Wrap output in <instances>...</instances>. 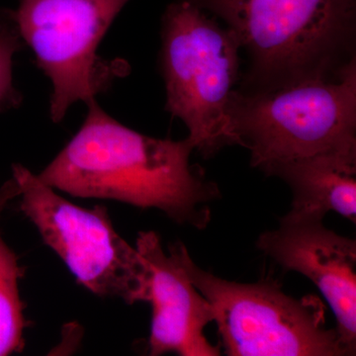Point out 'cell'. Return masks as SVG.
<instances>
[{
    "label": "cell",
    "instance_id": "cell-4",
    "mask_svg": "<svg viewBox=\"0 0 356 356\" xmlns=\"http://www.w3.org/2000/svg\"><path fill=\"white\" fill-rule=\"evenodd\" d=\"M228 114L250 165L261 172L290 159L356 153V65L337 81L254 95L235 88Z\"/></svg>",
    "mask_w": 356,
    "mask_h": 356
},
{
    "label": "cell",
    "instance_id": "cell-12",
    "mask_svg": "<svg viewBox=\"0 0 356 356\" xmlns=\"http://www.w3.org/2000/svg\"><path fill=\"white\" fill-rule=\"evenodd\" d=\"M17 28L10 14L0 17V110L15 108L21 96L13 86V57L22 48Z\"/></svg>",
    "mask_w": 356,
    "mask_h": 356
},
{
    "label": "cell",
    "instance_id": "cell-9",
    "mask_svg": "<svg viewBox=\"0 0 356 356\" xmlns=\"http://www.w3.org/2000/svg\"><path fill=\"white\" fill-rule=\"evenodd\" d=\"M136 248L149 273V355H221V348L211 343L204 332L214 321L212 307L194 286L177 257L170 250L165 252L153 231L140 232Z\"/></svg>",
    "mask_w": 356,
    "mask_h": 356
},
{
    "label": "cell",
    "instance_id": "cell-3",
    "mask_svg": "<svg viewBox=\"0 0 356 356\" xmlns=\"http://www.w3.org/2000/svg\"><path fill=\"white\" fill-rule=\"evenodd\" d=\"M241 50L236 35L198 7L184 0L166 7L159 51L165 110L184 122L203 158L240 146L228 105L242 74Z\"/></svg>",
    "mask_w": 356,
    "mask_h": 356
},
{
    "label": "cell",
    "instance_id": "cell-6",
    "mask_svg": "<svg viewBox=\"0 0 356 356\" xmlns=\"http://www.w3.org/2000/svg\"><path fill=\"white\" fill-rule=\"evenodd\" d=\"M13 178L19 191L21 212L79 284L97 296L119 298L128 305L147 302V262L119 235L106 207L88 209L70 202L19 163L13 165Z\"/></svg>",
    "mask_w": 356,
    "mask_h": 356
},
{
    "label": "cell",
    "instance_id": "cell-7",
    "mask_svg": "<svg viewBox=\"0 0 356 356\" xmlns=\"http://www.w3.org/2000/svg\"><path fill=\"white\" fill-rule=\"evenodd\" d=\"M130 0H20L9 11L21 39L53 84L51 121L77 102L95 99L116 76L97 56L107 30Z\"/></svg>",
    "mask_w": 356,
    "mask_h": 356
},
{
    "label": "cell",
    "instance_id": "cell-10",
    "mask_svg": "<svg viewBox=\"0 0 356 356\" xmlns=\"http://www.w3.org/2000/svg\"><path fill=\"white\" fill-rule=\"evenodd\" d=\"M280 178L293 199L288 219L322 220L334 212L356 220V153H325L281 161L262 172Z\"/></svg>",
    "mask_w": 356,
    "mask_h": 356
},
{
    "label": "cell",
    "instance_id": "cell-1",
    "mask_svg": "<svg viewBox=\"0 0 356 356\" xmlns=\"http://www.w3.org/2000/svg\"><path fill=\"white\" fill-rule=\"evenodd\" d=\"M86 104L81 129L40 179L74 197L154 208L177 224L205 228L220 191L191 165L193 140L149 137L112 118L96 99Z\"/></svg>",
    "mask_w": 356,
    "mask_h": 356
},
{
    "label": "cell",
    "instance_id": "cell-5",
    "mask_svg": "<svg viewBox=\"0 0 356 356\" xmlns=\"http://www.w3.org/2000/svg\"><path fill=\"white\" fill-rule=\"evenodd\" d=\"M194 286L209 302L229 356H343L336 329L325 325L315 296H289L274 280L238 283L199 267L181 242L170 247Z\"/></svg>",
    "mask_w": 356,
    "mask_h": 356
},
{
    "label": "cell",
    "instance_id": "cell-2",
    "mask_svg": "<svg viewBox=\"0 0 356 356\" xmlns=\"http://www.w3.org/2000/svg\"><path fill=\"white\" fill-rule=\"evenodd\" d=\"M236 35L247 95L337 81L356 65V0H184Z\"/></svg>",
    "mask_w": 356,
    "mask_h": 356
},
{
    "label": "cell",
    "instance_id": "cell-11",
    "mask_svg": "<svg viewBox=\"0 0 356 356\" xmlns=\"http://www.w3.org/2000/svg\"><path fill=\"white\" fill-rule=\"evenodd\" d=\"M19 195L13 178L0 187V219L7 204ZM26 268L19 257L6 243L0 232V356L21 353L24 350V331L28 321L25 304L20 297L19 283Z\"/></svg>",
    "mask_w": 356,
    "mask_h": 356
},
{
    "label": "cell",
    "instance_id": "cell-8",
    "mask_svg": "<svg viewBox=\"0 0 356 356\" xmlns=\"http://www.w3.org/2000/svg\"><path fill=\"white\" fill-rule=\"evenodd\" d=\"M257 247L285 271L306 276L331 306L348 355L356 351V242L325 228L322 220L282 217Z\"/></svg>",
    "mask_w": 356,
    "mask_h": 356
}]
</instances>
